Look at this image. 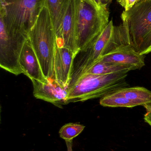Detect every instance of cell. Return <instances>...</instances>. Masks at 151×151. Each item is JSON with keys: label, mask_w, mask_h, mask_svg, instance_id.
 <instances>
[{"label": "cell", "mask_w": 151, "mask_h": 151, "mask_svg": "<svg viewBox=\"0 0 151 151\" xmlns=\"http://www.w3.org/2000/svg\"><path fill=\"white\" fill-rule=\"evenodd\" d=\"M128 71L106 75L83 74L70 84L66 104L103 97L126 88Z\"/></svg>", "instance_id": "cell-1"}, {"label": "cell", "mask_w": 151, "mask_h": 151, "mask_svg": "<svg viewBox=\"0 0 151 151\" xmlns=\"http://www.w3.org/2000/svg\"><path fill=\"white\" fill-rule=\"evenodd\" d=\"M30 41L46 79H55L54 72L56 40L48 8L44 6L30 32Z\"/></svg>", "instance_id": "cell-2"}, {"label": "cell", "mask_w": 151, "mask_h": 151, "mask_svg": "<svg viewBox=\"0 0 151 151\" xmlns=\"http://www.w3.org/2000/svg\"><path fill=\"white\" fill-rule=\"evenodd\" d=\"M121 18L129 44L140 55L151 53V0H140Z\"/></svg>", "instance_id": "cell-3"}, {"label": "cell", "mask_w": 151, "mask_h": 151, "mask_svg": "<svg viewBox=\"0 0 151 151\" xmlns=\"http://www.w3.org/2000/svg\"><path fill=\"white\" fill-rule=\"evenodd\" d=\"M107 6H99L90 0H81L77 23L79 53L89 48L109 23L110 13Z\"/></svg>", "instance_id": "cell-4"}, {"label": "cell", "mask_w": 151, "mask_h": 151, "mask_svg": "<svg viewBox=\"0 0 151 151\" xmlns=\"http://www.w3.org/2000/svg\"><path fill=\"white\" fill-rule=\"evenodd\" d=\"M45 0H0V20L7 27L28 35Z\"/></svg>", "instance_id": "cell-5"}, {"label": "cell", "mask_w": 151, "mask_h": 151, "mask_svg": "<svg viewBox=\"0 0 151 151\" xmlns=\"http://www.w3.org/2000/svg\"><path fill=\"white\" fill-rule=\"evenodd\" d=\"M28 35L7 27L0 20V66L15 75L23 73L19 64L22 49Z\"/></svg>", "instance_id": "cell-6"}, {"label": "cell", "mask_w": 151, "mask_h": 151, "mask_svg": "<svg viewBox=\"0 0 151 151\" xmlns=\"http://www.w3.org/2000/svg\"><path fill=\"white\" fill-rule=\"evenodd\" d=\"M114 26L113 20L109 21L102 33L78 61L74 68L71 83L84 74L103 56L111 52L112 42Z\"/></svg>", "instance_id": "cell-7"}, {"label": "cell", "mask_w": 151, "mask_h": 151, "mask_svg": "<svg viewBox=\"0 0 151 151\" xmlns=\"http://www.w3.org/2000/svg\"><path fill=\"white\" fill-rule=\"evenodd\" d=\"M81 0H69L61 30L56 39V46L68 48L76 55L79 53L77 45V23Z\"/></svg>", "instance_id": "cell-8"}, {"label": "cell", "mask_w": 151, "mask_h": 151, "mask_svg": "<svg viewBox=\"0 0 151 151\" xmlns=\"http://www.w3.org/2000/svg\"><path fill=\"white\" fill-rule=\"evenodd\" d=\"M31 80L35 98L51 103L59 107L67 104L68 88L63 87L56 79H46L43 81L34 79Z\"/></svg>", "instance_id": "cell-9"}, {"label": "cell", "mask_w": 151, "mask_h": 151, "mask_svg": "<svg viewBox=\"0 0 151 151\" xmlns=\"http://www.w3.org/2000/svg\"><path fill=\"white\" fill-rule=\"evenodd\" d=\"M76 56L77 55L68 48L56 46L54 76L57 81L65 88H68L72 81L74 63Z\"/></svg>", "instance_id": "cell-10"}, {"label": "cell", "mask_w": 151, "mask_h": 151, "mask_svg": "<svg viewBox=\"0 0 151 151\" xmlns=\"http://www.w3.org/2000/svg\"><path fill=\"white\" fill-rule=\"evenodd\" d=\"M144 58V55H140L131 45L127 44L118 47L109 54L102 56L99 60L133 66L136 70H140L145 65Z\"/></svg>", "instance_id": "cell-11"}, {"label": "cell", "mask_w": 151, "mask_h": 151, "mask_svg": "<svg viewBox=\"0 0 151 151\" xmlns=\"http://www.w3.org/2000/svg\"><path fill=\"white\" fill-rule=\"evenodd\" d=\"M19 64L23 74L30 80L34 79L42 81L46 80L38 58L28 39L20 53Z\"/></svg>", "instance_id": "cell-12"}, {"label": "cell", "mask_w": 151, "mask_h": 151, "mask_svg": "<svg viewBox=\"0 0 151 151\" xmlns=\"http://www.w3.org/2000/svg\"><path fill=\"white\" fill-rule=\"evenodd\" d=\"M69 0H45L54 27L56 40L59 35Z\"/></svg>", "instance_id": "cell-13"}, {"label": "cell", "mask_w": 151, "mask_h": 151, "mask_svg": "<svg viewBox=\"0 0 151 151\" xmlns=\"http://www.w3.org/2000/svg\"><path fill=\"white\" fill-rule=\"evenodd\" d=\"M114 93L126 98L137 106H144L151 103V91L144 87H126L121 89Z\"/></svg>", "instance_id": "cell-14"}, {"label": "cell", "mask_w": 151, "mask_h": 151, "mask_svg": "<svg viewBox=\"0 0 151 151\" xmlns=\"http://www.w3.org/2000/svg\"><path fill=\"white\" fill-rule=\"evenodd\" d=\"M133 70H136L135 68L133 66L109 63L99 60L91 66L84 74L106 75L121 72H129Z\"/></svg>", "instance_id": "cell-15"}, {"label": "cell", "mask_w": 151, "mask_h": 151, "mask_svg": "<svg viewBox=\"0 0 151 151\" xmlns=\"http://www.w3.org/2000/svg\"><path fill=\"white\" fill-rule=\"evenodd\" d=\"M100 104L102 106L110 107L133 108L138 106L126 98L114 93L102 98L100 99Z\"/></svg>", "instance_id": "cell-16"}, {"label": "cell", "mask_w": 151, "mask_h": 151, "mask_svg": "<svg viewBox=\"0 0 151 151\" xmlns=\"http://www.w3.org/2000/svg\"><path fill=\"white\" fill-rule=\"evenodd\" d=\"M85 127L78 123H69L61 127L59 131V136L66 141H72L84 130Z\"/></svg>", "instance_id": "cell-17"}, {"label": "cell", "mask_w": 151, "mask_h": 151, "mask_svg": "<svg viewBox=\"0 0 151 151\" xmlns=\"http://www.w3.org/2000/svg\"><path fill=\"white\" fill-rule=\"evenodd\" d=\"M139 1L140 0H118V1L124 8L125 11H128Z\"/></svg>", "instance_id": "cell-18"}, {"label": "cell", "mask_w": 151, "mask_h": 151, "mask_svg": "<svg viewBox=\"0 0 151 151\" xmlns=\"http://www.w3.org/2000/svg\"><path fill=\"white\" fill-rule=\"evenodd\" d=\"M144 122L148 123L151 127V113L146 112V113L144 114Z\"/></svg>", "instance_id": "cell-19"}, {"label": "cell", "mask_w": 151, "mask_h": 151, "mask_svg": "<svg viewBox=\"0 0 151 151\" xmlns=\"http://www.w3.org/2000/svg\"><path fill=\"white\" fill-rule=\"evenodd\" d=\"M66 146H67V151H73L72 150V141H66Z\"/></svg>", "instance_id": "cell-20"}, {"label": "cell", "mask_w": 151, "mask_h": 151, "mask_svg": "<svg viewBox=\"0 0 151 151\" xmlns=\"http://www.w3.org/2000/svg\"><path fill=\"white\" fill-rule=\"evenodd\" d=\"M144 107L146 109L147 112L151 113V103L146 104L144 106Z\"/></svg>", "instance_id": "cell-21"}, {"label": "cell", "mask_w": 151, "mask_h": 151, "mask_svg": "<svg viewBox=\"0 0 151 151\" xmlns=\"http://www.w3.org/2000/svg\"><path fill=\"white\" fill-rule=\"evenodd\" d=\"M90 1H91L92 2L94 3L95 4H96V5H98V6H102V5H103V4H101V1H100V0H90Z\"/></svg>", "instance_id": "cell-22"}, {"label": "cell", "mask_w": 151, "mask_h": 151, "mask_svg": "<svg viewBox=\"0 0 151 151\" xmlns=\"http://www.w3.org/2000/svg\"><path fill=\"white\" fill-rule=\"evenodd\" d=\"M101 4L103 5H107L109 3L111 2V0H100Z\"/></svg>", "instance_id": "cell-23"}, {"label": "cell", "mask_w": 151, "mask_h": 151, "mask_svg": "<svg viewBox=\"0 0 151 151\" xmlns=\"http://www.w3.org/2000/svg\"><path fill=\"white\" fill-rule=\"evenodd\" d=\"M111 1H112V0H111Z\"/></svg>", "instance_id": "cell-24"}, {"label": "cell", "mask_w": 151, "mask_h": 151, "mask_svg": "<svg viewBox=\"0 0 151 151\" xmlns=\"http://www.w3.org/2000/svg\"><path fill=\"white\" fill-rule=\"evenodd\" d=\"M117 1H118V0H117Z\"/></svg>", "instance_id": "cell-25"}]
</instances>
